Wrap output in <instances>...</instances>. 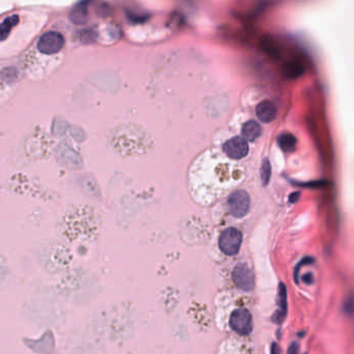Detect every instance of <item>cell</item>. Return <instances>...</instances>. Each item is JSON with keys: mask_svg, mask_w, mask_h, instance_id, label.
<instances>
[{"mask_svg": "<svg viewBox=\"0 0 354 354\" xmlns=\"http://www.w3.org/2000/svg\"><path fill=\"white\" fill-rule=\"evenodd\" d=\"M278 143H279L280 148L284 152L291 153V152H294L295 149H296L297 140H296V137H295L291 133H283L279 136Z\"/></svg>", "mask_w": 354, "mask_h": 354, "instance_id": "obj_11", "label": "cell"}, {"mask_svg": "<svg viewBox=\"0 0 354 354\" xmlns=\"http://www.w3.org/2000/svg\"><path fill=\"white\" fill-rule=\"evenodd\" d=\"M242 244V233L236 228L226 229L219 236L218 245L227 255H235L240 250Z\"/></svg>", "mask_w": 354, "mask_h": 354, "instance_id": "obj_2", "label": "cell"}, {"mask_svg": "<svg viewBox=\"0 0 354 354\" xmlns=\"http://www.w3.org/2000/svg\"><path fill=\"white\" fill-rule=\"evenodd\" d=\"M283 72H284V75L288 78H296L303 74L304 69L300 64L291 62V63H287L283 67Z\"/></svg>", "mask_w": 354, "mask_h": 354, "instance_id": "obj_12", "label": "cell"}, {"mask_svg": "<svg viewBox=\"0 0 354 354\" xmlns=\"http://www.w3.org/2000/svg\"><path fill=\"white\" fill-rule=\"evenodd\" d=\"M271 178V165L268 159H265L261 165V180L263 186H267Z\"/></svg>", "mask_w": 354, "mask_h": 354, "instance_id": "obj_15", "label": "cell"}, {"mask_svg": "<svg viewBox=\"0 0 354 354\" xmlns=\"http://www.w3.org/2000/svg\"><path fill=\"white\" fill-rule=\"evenodd\" d=\"M345 308H346V312H347L348 314L354 313V297H353V298H350V299L346 302Z\"/></svg>", "mask_w": 354, "mask_h": 354, "instance_id": "obj_16", "label": "cell"}, {"mask_svg": "<svg viewBox=\"0 0 354 354\" xmlns=\"http://www.w3.org/2000/svg\"><path fill=\"white\" fill-rule=\"evenodd\" d=\"M229 164L211 153L202 154L190 164L188 188L192 200L200 205L210 204L229 179Z\"/></svg>", "mask_w": 354, "mask_h": 354, "instance_id": "obj_1", "label": "cell"}, {"mask_svg": "<svg viewBox=\"0 0 354 354\" xmlns=\"http://www.w3.org/2000/svg\"><path fill=\"white\" fill-rule=\"evenodd\" d=\"M278 304H279V311L275 313L273 320L275 323H283L287 316L288 311V298H287V289L286 286L281 283L279 288V297H278Z\"/></svg>", "mask_w": 354, "mask_h": 354, "instance_id": "obj_9", "label": "cell"}, {"mask_svg": "<svg viewBox=\"0 0 354 354\" xmlns=\"http://www.w3.org/2000/svg\"><path fill=\"white\" fill-rule=\"evenodd\" d=\"M228 206L230 213L236 218H242L250 208V198L246 191L236 190L229 196Z\"/></svg>", "mask_w": 354, "mask_h": 354, "instance_id": "obj_3", "label": "cell"}, {"mask_svg": "<svg viewBox=\"0 0 354 354\" xmlns=\"http://www.w3.org/2000/svg\"><path fill=\"white\" fill-rule=\"evenodd\" d=\"M223 150L225 154L231 159L240 160L248 154V145L246 140L242 137L236 136L225 143Z\"/></svg>", "mask_w": 354, "mask_h": 354, "instance_id": "obj_7", "label": "cell"}, {"mask_svg": "<svg viewBox=\"0 0 354 354\" xmlns=\"http://www.w3.org/2000/svg\"><path fill=\"white\" fill-rule=\"evenodd\" d=\"M302 279H303V282H305L306 284H311L313 282V275L311 273L304 274L303 277H302Z\"/></svg>", "mask_w": 354, "mask_h": 354, "instance_id": "obj_17", "label": "cell"}, {"mask_svg": "<svg viewBox=\"0 0 354 354\" xmlns=\"http://www.w3.org/2000/svg\"><path fill=\"white\" fill-rule=\"evenodd\" d=\"M258 119L263 123H271L275 120L278 115V109L274 103L271 101H263L261 102L255 109Z\"/></svg>", "mask_w": 354, "mask_h": 354, "instance_id": "obj_8", "label": "cell"}, {"mask_svg": "<svg viewBox=\"0 0 354 354\" xmlns=\"http://www.w3.org/2000/svg\"><path fill=\"white\" fill-rule=\"evenodd\" d=\"M65 45L64 36L56 31L44 33L37 42V49L44 54H55L60 52Z\"/></svg>", "mask_w": 354, "mask_h": 354, "instance_id": "obj_5", "label": "cell"}, {"mask_svg": "<svg viewBox=\"0 0 354 354\" xmlns=\"http://www.w3.org/2000/svg\"><path fill=\"white\" fill-rule=\"evenodd\" d=\"M85 13H86V8L85 6H83V4L77 6L74 10H73V14L71 16L72 21L75 23H83L85 21Z\"/></svg>", "mask_w": 354, "mask_h": 354, "instance_id": "obj_14", "label": "cell"}, {"mask_svg": "<svg viewBox=\"0 0 354 354\" xmlns=\"http://www.w3.org/2000/svg\"><path fill=\"white\" fill-rule=\"evenodd\" d=\"M261 127L254 121L246 122L242 127V135L248 142H253L261 135Z\"/></svg>", "mask_w": 354, "mask_h": 354, "instance_id": "obj_10", "label": "cell"}, {"mask_svg": "<svg viewBox=\"0 0 354 354\" xmlns=\"http://www.w3.org/2000/svg\"><path fill=\"white\" fill-rule=\"evenodd\" d=\"M231 328L241 336H247L252 330V316L246 308L235 309L230 317Z\"/></svg>", "mask_w": 354, "mask_h": 354, "instance_id": "obj_4", "label": "cell"}, {"mask_svg": "<svg viewBox=\"0 0 354 354\" xmlns=\"http://www.w3.org/2000/svg\"><path fill=\"white\" fill-rule=\"evenodd\" d=\"M233 281L239 289L249 292L254 287V275L249 266L245 263H240L233 270Z\"/></svg>", "mask_w": 354, "mask_h": 354, "instance_id": "obj_6", "label": "cell"}, {"mask_svg": "<svg viewBox=\"0 0 354 354\" xmlns=\"http://www.w3.org/2000/svg\"><path fill=\"white\" fill-rule=\"evenodd\" d=\"M18 22H19V17L17 15H13V16L8 17L6 20L3 22V24H2V40L3 41L6 40L7 36L11 32L12 28L14 26H16Z\"/></svg>", "mask_w": 354, "mask_h": 354, "instance_id": "obj_13", "label": "cell"}]
</instances>
